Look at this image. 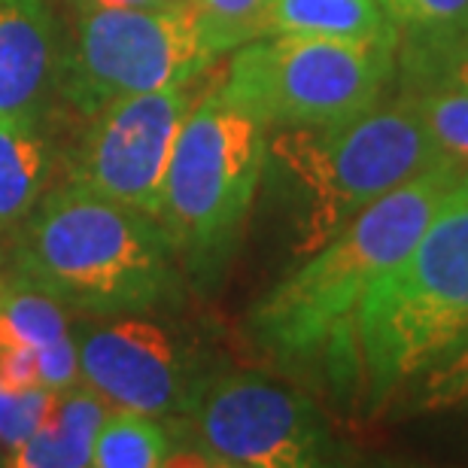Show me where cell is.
I'll return each mask as SVG.
<instances>
[{
	"label": "cell",
	"mask_w": 468,
	"mask_h": 468,
	"mask_svg": "<svg viewBox=\"0 0 468 468\" xmlns=\"http://www.w3.org/2000/svg\"><path fill=\"white\" fill-rule=\"evenodd\" d=\"M396 43V95L438 91L468 40V0H380Z\"/></svg>",
	"instance_id": "cell-12"
},
{
	"label": "cell",
	"mask_w": 468,
	"mask_h": 468,
	"mask_svg": "<svg viewBox=\"0 0 468 468\" xmlns=\"http://www.w3.org/2000/svg\"><path fill=\"white\" fill-rule=\"evenodd\" d=\"M9 280V259L0 252V289H4V283Z\"/></svg>",
	"instance_id": "cell-26"
},
{
	"label": "cell",
	"mask_w": 468,
	"mask_h": 468,
	"mask_svg": "<svg viewBox=\"0 0 468 468\" xmlns=\"http://www.w3.org/2000/svg\"><path fill=\"white\" fill-rule=\"evenodd\" d=\"M58 392L34 387V389H6L0 387V444L16 451L34 429L49 417Z\"/></svg>",
	"instance_id": "cell-21"
},
{
	"label": "cell",
	"mask_w": 468,
	"mask_h": 468,
	"mask_svg": "<svg viewBox=\"0 0 468 468\" xmlns=\"http://www.w3.org/2000/svg\"><path fill=\"white\" fill-rule=\"evenodd\" d=\"M68 335L64 304L9 274L0 289V347H46Z\"/></svg>",
	"instance_id": "cell-17"
},
{
	"label": "cell",
	"mask_w": 468,
	"mask_h": 468,
	"mask_svg": "<svg viewBox=\"0 0 468 468\" xmlns=\"http://www.w3.org/2000/svg\"><path fill=\"white\" fill-rule=\"evenodd\" d=\"M61 55L49 0H0V119L43 125Z\"/></svg>",
	"instance_id": "cell-11"
},
{
	"label": "cell",
	"mask_w": 468,
	"mask_h": 468,
	"mask_svg": "<svg viewBox=\"0 0 468 468\" xmlns=\"http://www.w3.org/2000/svg\"><path fill=\"white\" fill-rule=\"evenodd\" d=\"M37 356H40V387L52 389V392H68L82 383L80 347L70 335L46 344V347L37 350Z\"/></svg>",
	"instance_id": "cell-22"
},
{
	"label": "cell",
	"mask_w": 468,
	"mask_h": 468,
	"mask_svg": "<svg viewBox=\"0 0 468 468\" xmlns=\"http://www.w3.org/2000/svg\"><path fill=\"white\" fill-rule=\"evenodd\" d=\"M49 162L43 125L0 119V229L22 222L37 207L49 176Z\"/></svg>",
	"instance_id": "cell-14"
},
{
	"label": "cell",
	"mask_w": 468,
	"mask_h": 468,
	"mask_svg": "<svg viewBox=\"0 0 468 468\" xmlns=\"http://www.w3.org/2000/svg\"><path fill=\"white\" fill-rule=\"evenodd\" d=\"M207 86L201 73L180 86L110 101L91 116L64 183L158 219L176 137Z\"/></svg>",
	"instance_id": "cell-9"
},
{
	"label": "cell",
	"mask_w": 468,
	"mask_h": 468,
	"mask_svg": "<svg viewBox=\"0 0 468 468\" xmlns=\"http://www.w3.org/2000/svg\"><path fill=\"white\" fill-rule=\"evenodd\" d=\"M4 463H6V460H4V453H0V465H4Z\"/></svg>",
	"instance_id": "cell-28"
},
{
	"label": "cell",
	"mask_w": 468,
	"mask_h": 468,
	"mask_svg": "<svg viewBox=\"0 0 468 468\" xmlns=\"http://www.w3.org/2000/svg\"><path fill=\"white\" fill-rule=\"evenodd\" d=\"M444 89L468 91V40L463 43V49L456 52V58H453L451 68H447V77H444L441 89H438V91H444ZM429 95H432V91H429Z\"/></svg>",
	"instance_id": "cell-24"
},
{
	"label": "cell",
	"mask_w": 468,
	"mask_h": 468,
	"mask_svg": "<svg viewBox=\"0 0 468 468\" xmlns=\"http://www.w3.org/2000/svg\"><path fill=\"white\" fill-rule=\"evenodd\" d=\"M213 61L192 0L91 9L80 13L73 43L64 46L58 91L95 116L110 101L198 80Z\"/></svg>",
	"instance_id": "cell-7"
},
{
	"label": "cell",
	"mask_w": 468,
	"mask_h": 468,
	"mask_svg": "<svg viewBox=\"0 0 468 468\" xmlns=\"http://www.w3.org/2000/svg\"><path fill=\"white\" fill-rule=\"evenodd\" d=\"M222 82L268 131L332 128L396 91V43L256 37L231 52Z\"/></svg>",
	"instance_id": "cell-6"
},
{
	"label": "cell",
	"mask_w": 468,
	"mask_h": 468,
	"mask_svg": "<svg viewBox=\"0 0 468 468\" xmlns=\"http://www.w3.org/2000/svg\"><path fill=\"white\" fill-rule=\"evenodd\" d=\"M463 195H468V165H465V171H463V180H460V186H456Z\"/></svg>",
	"instance_id": "cell-27"
},
{
	"label": "cell",
	"mask_w": 468,
	"mask_h": 468,
	"mask_svg": "<svg viewBox=\"0 0 468 468\" xmlns=\"http://www.w3.org/2000/svg\"><path fill=\"white\" fill-rule=\"evenodd\" d=\"M465 165L441 162L383 195L302 265L280 277L247 314V335L280 368H316L329 380L371 286L405 252L463 180Z\"/></svg>",
	"instance_id": "cell-1"
},
{
	"label": "cell",
	"mask_w": 468,
	"mask_h": 468,
	"mask_svg": "<svg viewBox=\"0 0 468 468\" xmlns=\"http://www.w3.org/2000/svg\"><path fill=\"white\" fill-rule=\"evenodd\" d=\"M304 34L332 40H392L380 0H268L259 37Z\"/></svg>",
	"instance_id": "cell-13"
},
{
	"label": "cell",
	"mask_w": 468,
	"mask_h": 468,
	"mask_svg": "<svg viewBox=\"0 0 468 468\" xmlns=\"http://www.w3.org/2000/svg\"><path fill=\"white\" fill-rule=\"evenodd\" d=\"M0 387L6 389L40 387V356H37V347H22V344L0 347Z\"/></svg>",
	"instance_id": "cell-23"
},
{
	"label": "cell",
	"mask_w": 468,
	"mask_h": 468,
	"mask_svg": "<svg viewBox=\"0 0 468 468\" xmlns=\"http://www.w3.org/2000/svg\"><path fill=\"white\" fill-rule=\"evenodd\" d=\"M9 274L101 316L174 311L189 292L155 217L68 183L25 217Z\"/></svg>",
	"instance_id": "cell-2"
},
{
	"label": "cell",
	"mask_w": 468,
	"mask_h": 468,
	"mask_svg": "<svg viewBox=\"0 0 468 468\" xmlns=\"http://www.w3.org/2000/svg\"><path fill=\"white\" fill-rule=\"evenodd\" d=\"M268 125L210 82L176 137L162 189V226L186 286L217 295L238 256L265 180Z\"/></svg>",
	"instance_id": "cell-5"
},
{
	"label": "cell",
	"mask_w": 468,
	"mask_h": 468,
	"mask_svg": "<svg viewBox=\"0 0 468 468\" xmlns=\"http://www.w3.org/2000/svg\"><path fill=\"white\" fill-rule=\"evenodd\" d=\"M265 4L268 0H192L204 43L217 58L256 40Z\"/></svg>",
	"instance_id": "cell-19"
},
{
	"label": "cell",
	"mask_w": 468,
	"mask_h": 468,
	"mask_svg": "<svg viewBox=\"0 0 468 468\" xmlns=\"http://www.w3.org/2000/svg\"><path fill=\"white\" fill-rule=\"evenodd\" d=\"M444 158L468 165V91H432L410 98Z\"/></svg>",
	"instance_id": "cell-20"
},
{
	"label": "cell",
	"mask_w": 468,
	"mask_h": 468,
	"mask_svg": "<svg viewBox=\"0 0 468 468\" xmlns=\"http://www.w3.org/2000/svg\"><path fill=\"white\" fill-rule=\"evenodd\" d=\"M451 158L441 155L417 104L383 98L332 128L271 131L265 176L286 204L295 256H307L365 207Z\"/></svg>",
	"instance_id": "cell-4"
},
{
	"label": "cell",
	"mask_w": 468,
	"mask_h": 468,
	"mask_svg": "<svg viewBox=\"0 0 468 468\" xmlns=\"http://www.w3.org/2000/svg\"><path fill=\"white\" fill-rule=\"evenodd\" d=\"M77 347L89 389L107 405L149 417H189L219 374L198 341L140 314L89 329Z\"/></svg>",
	"instance_id": "cell-10"
},
{
	"label": "cell",
	"mask_w": 468,
	"mask_h": 468,
	"mask_svg": "<svg viewBox=\"0 0 468 468\" xmlns=\"http://www.w3.org/2000/svg\"><path fill=\"white\" fill-rule=\"evenodd\" d=\"M389 410L401 417L468 410V329L401 387Z\"/></svg>",
	"instance_id": "cell-16"
},
{
	"label": "cell",
	"mask_w": 468,
	"mask_h": 468,
	"mask_svg": "<svg viewBox=\"0 0 468 468\" xmlns=\"http://www.w3.org/2000/svg\"><path fill=\"white\" fill-rule=\"evenodd\" d=\"M180 447L158 417L137 414V410L116 408L104 417L98 432L91 465L98 468H158L174 465Z\"/></svg>",
	"instance_id": "cell-15"
},
{
	"label": "cell",
	"mask_w": 468,
	"mask_h": 468,
	"mask_svg": "<svg viewBox=\"0 0 468 468\" xmlns=\"http://www.w3.org/2000/svg\"><path fill=\"white\" fill-rule=\"evenodd\" d=\"M180 456L219 468H316L347 463L323 410L289 383L259 371L217 374L189 417Z\"/></svg>",
	"instance_id": "cell-8"
},
{
	"label": "cell",
	"mask_w": 468,
	"mask_h": 468,
	"mask_svg": "<svg viewBox=\"0 0 468 468\" xmlns=\"http://www.w3.org/2000/svg\"><path fill=\"white\" fill-rule=\"evenodd\" d=\"M468 329V195L453 189L356 314L329 387L380 417L401 387Z\"/></svg>",
	"instance_id": "cell-3"
},
{
	"label": "cell",
	"mask_w": 468,
	"mask_h": 468,
	"mask_svg": "<svg viewBox=\"0 0 468 468\" xmlns=\"http://www.w3.org/2000/svg\"><path fill=\"white\" fill-rule=\"evenodd\" d=\"M107 417V399H101L95 389L73 387L68 392H58L49 417L43 420L49 432L58 438L68 468L91 465L98 432Z\"/></svg>",
	"instance_id": "cell-18"
},
{
	"label": "cell",
	"mask_w": 468,
	"mask_h": 468,
	"mask_svg": "<svg viewBox=\"0 0 468 468\" xmlns=\"http://www.w3.org/2000/svg\"><path fill=\"white\" fill-rule=\"evenodd\" d=\"M77 13H91V9H119V6H162L167 0H68Z\"/></svg>",
	"instance_id": "cell-25"
}]
</instances>
